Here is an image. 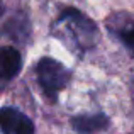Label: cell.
I'll use <instances>...</instances> for the list:
<instances>
[{
	"instance_id": "obj_2",
	"label": "cell",
	"mask_w": 134,
	"mask_h": 134,
	"mask_svg": "<svg viewBox=\"0 0 134 134\" xmlns=\"http://www.w3.org/2000/svg\"><path fill=\"white\" fill-rule=\"evenodd\" d=\"M36 73L39 87L51 102L58 98V93L68 85L70 76H71L70 70L65 65L53 58H41L36 66Z\"/></svg>"
},
{
	"instance_id": "obj_1",
	"label": "cell",
	"mask_w": 134,
	"mask_h": 134,
	"mask_svg": "<svg viewBox=\"0 0 134 134\" xmlns=\"http://www.w3.org/2000/svg\"><path fill=\"white\" fill-rule=\"evenodd\" d=\"M58 24L66 27V32L71 36V39L76 43L78 49L87 51V49L93 48L95 41H97V27L92 22L88 17L83 12H80L78 9L68 7L61 12L58 19Z\"/></svg>"
},
{
	"instance_id": "obj_6",
	"label": "cell",
	"mask_w": 134,
	"mask_h": 134,
	"mask_svg": "<svg viewBox=\"0 0 134 134\" xmlns=\"http://www.w3.org/2000/svg\"><path fill=\"white\" fill-rule=\"evenodd\" d=\"M117 34L119 41L134 54V22H122L119 27L114 31Z\"/></svg>"
},
{
	"instance_id": "obj_3",
	"label": "cell",
	"mask_w": 134,
	"mask_h": 134,
	"mask_svg": "<svg viewBox=\"0 0 134 134\" xmlns=\"http://www.w3.org/2000/svg\"><path fill=\"white\" fill-rule=\"evenodd\" d=\"M0 124L3 134H34V124L24 112L15 107H5L0 114Z\"/></svg>"
},
{
	"instance_id": "obj_4",
	"label": "cell",
	"mask_w": 134,
	"mask_h": 134,
	"mask_svg": "<svg viewBox=\"0 0 134 134\" xmlns=\"http://www.w3.org/2000/svg\"><path fill=\"white\" fill-rule=\"evenodd\" d=\"M109 126V117L105 114H82L71 119V127L78 134H95L104 131Z\"/></svg>"
},
{
	"instance_id": "obj_5",
	"label": "cell",
	"mask_w": 134,
	"mask_h": 134,
	"mask_svg": "<svg viewBox=\"0 0 134 134\" xmlns=\"http://www.w3.org/2000/svg\"><path fill=\"white\" fill-rule=\"evenodd\" d=\"M20 68H22V58L20 53L12 46H5L2 48L0 53V71H2V80L3 83L10 82L19 75Z\"/></svg>"
}]
</instances>
